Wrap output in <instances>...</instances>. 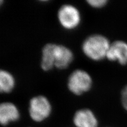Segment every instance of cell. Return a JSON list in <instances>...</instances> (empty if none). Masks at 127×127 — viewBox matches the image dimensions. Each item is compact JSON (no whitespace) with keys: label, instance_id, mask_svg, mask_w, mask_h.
Returning a JSON list of instances; mask_svg holds the SVG:
<instances>
[{"label":"cell","instance_id":"cell-8","mask_svg":"<svg viewBox=\"0 0 127 127\" xmlns=\"http://www.w3.org/2000/svg\"><path fill=\"white\" fill-rule=\"evenodd\" d=\"M19 117V110L13 103L6 102L0 105V122L3 126H6L12 121H17Z\"/></svg>","mask_w":127,"mask_h":127},{"label":"cell","instance_id":"cell-6","mask_svg":"<svg viewBox=\"0 0 127 127\" xmlns=\"http://www.w3.org/2000/svg\"><path fill=\"white\" fill-rule=\"evenodd\" d=\"M74 55L71 50L64 45H57L55 51V67L59 69L67 68L72 62Z\"/></svg>","mask_w":127,"mask_h":127},{"label":"cell","instance_id":"cell-9","mask_svg":"<svg viewBox=\"0 0 127 127\" xmlns=\"http://www.w3.org/2000/svg\"><path fill=\"white\" fill-rule=\"evenodd\" d=\"M56 44L48 43L42 50L41 67L44 71H49L55 66V51Z\"/></svg>","mask_w":127,"mask_h":127},{"label":"cell","instance_id":"cell-5","mask_svg":"<svg viewBox=\"0 0 127 127\" xmlns=\"http://www.w3.org/2000/svg\"><path fill=\"white\" fill-rule=\"evenodd\" d=\"M106 58L111 62H118L121 65L127 64V43L117 40L111 43Z\"/></svg>","mask_w":127,"mask_h":127},{"label":"cell","instance_id":"cell-4","mask_svg":"<svg viewBox=\"0 0 127 127\" xmlns=\"http://www.w3.org/2000/svg\"><path fill=\"white\" fill-rule=\"evenodd\" d=\"M51 105L46 96L38 95L33 97L29 102V112L31 118L34 121L41 122L49 116Z\"/></svg>","mask_w":127,"mask_h":127},{"label":"cell","instance_id":"cell-10","mask_svg":"<svg viewBox=\"0 0 127 127\" xmlns=\"http://www.w3.org/2000/svg\"><path fill=\"white\" fill-rule=\"evenodd\" d=\"M15 79L9 71L1 69L0 71V92L9 93L14 89Z\"/></svg>","mask_w":127,"mask_h":127},{"label":"cell","instance_id":"cell-7","mask_svg":"<svg viewBox=\"0 0 127 127\" xmlns=\"http://www.w3.org/2000/svg\"><path fill=\"white\" fill-rule=\"evenodd\" d=\"M73 121L77 127H97L98 125L96 118L92 111L87 109L76 111Z\"/></svg>","mask_w":127,"mask_h":127},{"label":"cell","instance_id":"cell-2","mask_svg":"<svg viewBox=\"0 0 127 127\" xmlns=\"http://www.w3.org/2000/svg\"><path fill=\"white\" fill-rule=\"evenodd\" d=\"M92 84V77L87 71L82 69H76L69 76L67 87L71 93L79 96L89 91Z\"/></svg>","mask_w":127,"mask_h":127},{"label":"cell","instance_id":"cell-1","mask_svg":"<svg viewBox=\"0 0 127 127\" xmlns=\"http://www.w3.org/2000/svg\"><path fill=\"white\" fill-rule=\"evenodd\" d=\"M110 45L106 37L94 34L85 39L82 43V49L87 58L93 61L98 62L106 58Z\"/></svg>","mask_w":127,"mask_h":127},{"label":"cell","instance_id":"cell-11","mask_svg":"<svg viewBox=\"0 0 127 127\" xmlns=\"http://www.w3.org/2000/svg\"><path fill=\"white\" fill-rule=\"evenodd\" d=\"M107 0H87L86 2L88 4L93 8L100 9L105 6L108 3Z\"/></svg>","mask_w":127,"mask_h":127},{"label":"cell","instance_id":"cell-12","mask_svg":"<svg viewBox=\"0 0 127 127\" xmlns=\"http://www.w3.org/2000/svg\"><path fill=\"white\" fill-rule=\"evenodd\" d=\"M121 102L124 108L127 111V85L124 87L121 92Z\"/></svg>","mask_w":127,"mask_h":127},{"label":"cell","instance_id":"cell-3","mask_svg":"<svg viewBox=\"0 0 127 127\" xmlns=\"http://www.w3.org/2000/svg\"><path fill=\"white\" fill-rule=\"evenodd\" d=\"M57 18L61 26L68 30L77 28L81 22L80 12L76 7L69 4H64L59 8Z\"/></svg>","mask_w":127,"mask_h":127}]
</instances>
